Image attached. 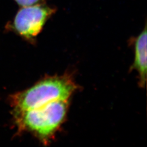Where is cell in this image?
<instances>
[{
  "instance_id": "cell-3",
  "label": "cell",
  "mask_w": 147,
  "mask_h": 147,
  "mask_svg": "<svg viewBox=\"0 0 147 147\" xmlns=\"http://www.w3.org/2000/svg\"><path fill=\"white\" fill-rule=\"evenodd\" d=\"M55 12V8L44 3L23 7L14 19V27L21 36L33 39L41 32Z\"/></svg>"
},
{
  "instance_id": "cell-5",
  "label": "cell",
  "mask_w": 147,
  "mask_h": 147,
  "mask_svg": "<svg viewBox=\"0 0 147 147\" xmlns=\"http://www.w3.org/2000/svg\"><path fill=\"white\" fill-rule=\"evenodd\" d=\"M45 0H16L19 5L23 7L44 3Z\"/></svg>"
},
{
  "instance_id": "cell-2",
  "label": "cell",
  "mask_w": 147,
  "mask_h": 147,
  "mask_svg": "<svg viewBox=\"0 0 147 147\" xmlns=\"http://www.w3.org/2000/svg\"><path fill=\"white\" fill-rule=\"evenodd\" d=\"M68 108V100H56L18 113L21 125L47 142L62 124Z\"/></svg>"
},
{
  "instance_id": "cell-4",
  "label": "cell",
  "mask_w": 147,
  "mask_h": 147,
  "mask_svg": "<svg viewBox=\"0 0 147 147\" xmlns=\"http://www.w3.org/2000/svg\"><path fill=\"white\" fill-rule=\"evenodd\" d=\"M135 58L133 69L139 74L140 82L144 86L147 77V28L144 29L137 37L134 43Z\"/></svg>"
},
{
  "instance_id": "cell-1",
  "label": "cell",
  "mask_w": 147,
  "mask_h": 147,
  "mask_svg": "<svg viewBox=\"0 0 147 147\" xmlns=\"http://www.w3.org/2000/svg\"><path fill=\"white\" fill-rule=\"evenodd\" d=\"M76 89L77 86L69 76L47 78L16 95L14 99L16 111L19 113L39 108L54 101L69 100Z\"/></svg>"
}]
</instances>
